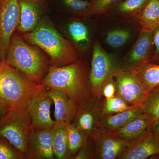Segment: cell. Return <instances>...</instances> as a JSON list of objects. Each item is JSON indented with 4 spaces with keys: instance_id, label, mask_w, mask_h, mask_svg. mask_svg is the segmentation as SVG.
<instances>
[{
    "instance_id": "cell-1",
    "label": "cell",
    "mask_w": 159,
    "mask_h": 159,
    "mask_svg": "<svg viewBox=\"0 0 159 159\" xmlns=\"http://www.w3.org/2000/svg\"><path fill=\"white\" fill-rule=\"evenodd\" d=\"M22 37L46 52L51 66H62L80 60L76 48L60 34L48 16L43 17L33 31Z\"/></svg>"
},
{
    "instance_id": "cell-2",
    "label": "cell",
    "mask_w": 159,
    "mask_h": 159,
    "mask_svg": "<svg viewBox=\"0 0 159 159\" xmlns=\"http://www.w3.org/2000/svg\"><path fill=\"white\" fill-rule=\"evenodd\" d=\"M89 73L80 60L62 66H51L41 84L47 89L61 91L79 104L92 97Z\"/></svg>"
},
{
    "instance_id": "cell-3",
    "label": "cell",
    "mask_w": 159,
    "mask_h": 159,
    "mask_svg": "<svg viewBox=\"0 0 159 159\" xmlns=\"http://www.w3.org/2000/svg\"><path fill=\"white\" fill-rule=\"evenodd\" d=\"M6 60L9 65L37 83H41L49 70V62L42 51L27 43L17 34L11 38Z\"/></svg>"
},
{
    "instance_id": "cell-4",
    "label": "cell",
    "mask_w": 159,
    "mask_h": 159,
    "mask_svg": "<svg viewBox=\"0 0 159 159\" xmlns=\"http://www.w3.org/2000/svg\"><path fill=\"white\" fill-rule=\"evenodd\" d=\"M47 88L32 81L25 74L9 65L6 60L0 65V98L11 108L26 107L29 100Z\"/></svg>"
},
{
    "instance_id": "cell-5",
    "label": "cell",
    "mask_w": 159,
    "mask_h": 159,
    "mask_svg": "<svg viewBox=\"0 0 159 159\" xmlns=\"http://www.w3.org/2000/svg\"><path fill=\"white\" fill-rule=\"evenodd\" d=\"M34 128L26 107L11 108L0 119V136L27 157L29 137Z\"/></svg>"
},
{
    "instance_id": "cell-6",
    "label": "cell",
    "mask_w": 159,
    "mask_h": 159,
    "mask_svg": "<svg viewBox=\"0 0 159 159\" xmlns=\"http://www.w3.org/2000/svg\"><path fill=\"white\" fill-rule=\"evenodd\" d=\"M121 70L120 61L106 52L99 42H95L89 73L92 97L101 101L102 90L106 84Z\"/></svg>"
},
{
    "instance_id": "cell-7",
    "label": "cell",
    "mask_w": 159,
    "mask_h": 159,
    "mask_svg": "<svg viewBox=\"0 0 159 159\" xmlns=\"http://www.w3.org/2000/svg\"><path fill=\"white\" fill-rule=\"evenodd\" d=\"M153 31L141 30L130 51L121 63V70L136 73L151 62L153 56Z\"/></svg>"
},
{
    "instance_id": "cell-8",
    "label": "cell",
    "mask_w": 159,
    "mask_h": 159,
    "mask_svg": "<svg viewBox=\"0 0 159 159\" xmlns=\"http://www.w3.org/2000/svg\"><path fill=\"white\" fill-rule=\"evenodd\" d=\"M116 92L129 105L141 106L148 94L145 86L136 73L121 70L115 75Z\"/></svg>"
},
{
    "instance_id": "cell-9",
    "label": "cell",
    "mask_w": 159,
    "mask_h": 159,
    "mask_svg": "<svg viewBox=\"0 0 159 159\" xmlns=\"http://www.w3.org/2000/svg\"><path fill=\"white\" fill-rule=\"evenodd\" d=\"M101 102L91 97L79 103L71 122L87 139L92 137L99 127L103 117Z\"/></svg>"
},
{
    "instance_id": "cell-10",
    "label": "cell",
    "mask_w": 159,
    "mask_h": 159,
    "mask_svg": "<svg viewBox=\"0 0 159 159\" xmlns=\"http://www.w3.org/2000/svg\"><path fill=\"white\" fill-rule=\"evenodd\" d=\"M20 16L19 0H4L0 6V59L6 60Z\"/></svg>"
},
{
    "instance_id": "cell-11",
    "label": "cell",
    "mask_w": 159,
    "mask_h": 159,
    "mask_svg": "<svg viewBox=\"0 0 159 159\" xmlns=\"http://www.w3.org/2000/svg\"><path fill=\"white\" fill-rule=\"evenodd\" d=\"M53 103L47 88L35 94L29 100L26 108L34 129L43 130L54 127L55 121L51 118V111Z\"/></svg>"
},
{
    "instance_id": "cell-12",
    "label": "cell",
    "mask_w": 159,
    "mask_h": 159,
    "mask_svg": "<svg viewBox=\"0 0 159 159\" xmlns=\"http://www.w3.org/2000/svg\"><path fill=\"white\" fill-rule=\"evenodd\" d=\"M93 141L94 159H118L129 143L120 140L112 131L99 126L91 137Z\"/></svg>"
},
{
    "instance_id": "cell-13",
    "label": "cell",
    "mask_w": 159,
    "mask_h": 159,
    "mask_svg": "<svg viewBox=\"0 0 159 159\" xmlns=\"http://www.w3.org/2000/svg\"><path fill=\"white\" fill-rule=\"evenodd\" d=\"M54 127L49 129H33L29 137L27 158L53 159Z\"/></svg>"
},
{
    "instance_id": "cell-14",
    "label": "cell",
    "mask_w": 159,
    "mask_h": 159,
    "mask_svg": "<svg viewBox=\"0 0 159 159\" xmlns=\"http://www.w3.org/2000/svg\"><path fill=\"white\" fill-rule=\"evenodd\" d=\"M158 155L159 142L150 129L140 139L129 143L117 159H145Z\"/></svg>"
},
{
    "instance_id": "cell-15",
    "label": "cell",
    "mask_w": 159,
    "mask_h": 159,
    "mask_svg": "<svg viewBox=\"0 0 159 159\" xmlns=\"http://www.w3.org/2000/svg\"><path fill=\"white\" fill-rule=\"evenodd\" d=\"M156 122L154 117L143 113L122 128L111 131L120 140L131 143L140 139L148 131L152 130Z\"/></svg>"
},
{
    "instance_id": "cell-16",
    "label": "cell",
    "mask_w": 159,
    "mask_h": 159,
    "mask_svg": "<svg viewBox=\"0 0 159 159\" xmlns=\"http://www.w3.org/2000/svg\"><path fill=\"white\" fill-rule=\"evenodd\" d=\"M48 93L54 105L55 121L65 124L73 121L78 104L61 91L48 89Z\"/></svg>"
},
{
    "instance_id": "cell-17",
    "label": "cell",
    "mask_w": 159,
    "mask_h": 159,
    "mask_svg": "<svg viewBox=\"0 0 159 159\" xmlns=\"http://www.w3.org/2000/svg\"><path fill=\"white\" fill-rule=\"evenodd\" d=\"M39 3L33 0H19L20 16L17 30L20 33H29L39 22Z\"/></svg>"
},
{
    "instance_id": "cell-18",
    "label": "cell",
    "mask_w": 159,
    "mask_h": 159,
    "mask_svg": "<svg viewBox=\"0 0 159 159\" xmlns=\"http://www.w3.org/2000/svg\"><path fill=\"white\" fill-rule=\"evenodd\" d=\"M134 19L140 25L141 30L153 31L159 27V0H148Z\"/></svg>"
},
{
    "instance_id": "cell-19",
    "label": "cell",
    "mask_w": 159,
    "mask_h": 159,
    "mask_svg": "<svg viewBox=\"0 0 159 159\" xmlns=\"http://www.w3.org/2000/svg\"><path fill=\"white\" fill-rule=\"evenodd\" d=\"M143 113L141 106H135L119 113L103 116L99 126L109 130H117Z\"/></svg>"
},
{
    "instance_id": "cell-20",
    "label": "cell",
    "mask_w": 159,
    "mask_h": 159,
    "mask_svg": "<svg viewBox=\"0 0 159 159\" xmlns=\"http://www.w3.org/2000/svg\"><path fill=\"white\" fill-rule=\"evenodd\" d=\"M66 125L55 122L54 126L53 150L56 159H70Z\"/></svg>"
},
{
    "instance_id": "cell-21",
    "label": "cell",
    "mask_w": 159,
    "mask_h": 159,
    "mask_svg": "<svg viewBox=\"0 0 159 159\" xmlns=\"http://www.w3.org/2000/svg\"><path fill=\"white\" fill-rule=\"evenodd\" d=\"M68 31L77 48L80 51H85L90 40L87 26L81 22L74 21L69 24Z\"/></svg>"
},
{
    "instance_id": "cell-22",
    "label": "cell",
    "mask_w": 159,
    "mask_h": 159,
    "mask_svg": "<svg viewBox=\"0 0 159 159\" xmlns=\"http://www.w3.org/2000/svg\"><path fill=\"white\" fill-rule=\"evenodd\" d=\"M148 92L159 88V64L148 63L136 73Z\"/></svg>"
},
{
    "instance_id": "cell-23",
    "label": "cell",
    "mask_w": 159,
    "mask_h": 159,
    "mask_svg": "<svg viewBox=\"0 0 159 159\" xmlns=\"http://www.w3.org/2000/svg\"><path fill=\"white\" fill-rule=\"evenodd\" d=\"M147 1L148 0H124L108 13L134 18L142 10Z\"/></svg>"
},
{
    "instance_id": "cell-24",
    "label": "cell",
    "mask_w": 159,
    "mask_h": 159,
    "mask_svg": "<svg viewBox=\"0 0 159 159\" xmlns=\"http://www.w3.org/2000/svg\"><path fill=\"white\" fill-rule=\"evenodd\" d=\"M124 0H91L88 9L81 16L88 18L96 15L108 13L119 3Z\"/></svg>"
},
{
    "instance_id": "cell-25",
    "label": "cell",
    "mask_w": 159,
    "mask_h": 159,
    "mask_svg": "<svg viewBox=\"0 0 159 159\" xmlns=\"http://www.w3.org/2000/svg\"><path fill=\"white\" fill-rule=\"evenodd\" d=\"M66 128L70 159H74L88 139L71 123L67 124Z\"/></svg>"
},
{
    "instance_id": "cell-26",
    "label": "cell",
    "mask_w": 159,
    "mask_h": 159,
    "mask_svg": "<svg viewBox=\"0 0 159 159\" xmlns=\"http://www.w3.org/2000/svg\"><path fill=\"white\" fill-rule=\"evenodd\" d=\"M101 108L103 116H111L122 112L135 106L129 105L122 98L116 95L111 99H101Z\"/></svg>"
},
{
    "instance_id": "cell-27",
    "label": "cell",
    "mask_w": 159,
    "mask_h": 159,
    "mask_svg": "<svg viewBox=\"0 0 159 159\" xmlns=\"http://www.w3.org/2000/svg\"><path fill=\"white\" fill-rule=\"evenodd\" d=\"M141 106L144 113L154 117L157 122L159 119V88L148 92Z\"/></svg>"
},
{
    "instance_id": "cell-28",
    "label": "cell",
    "mask_w": 159,
    "mask_h": 159,
    "mask_svg": "<svg viewBox=\"0 0 159 159\" xmlns=\"http://www.w3.org/2000/svg\"><path fill=\"white\" fill-rule=\"evenodd\" d=\"M131 34V31L127 29H114L107 33L106 42L112 48H121L128 41Z\"/></svg>"
},
{
    "instance_id": "cell-29",
    "label": "cell",
    "mask_w": 159,
    "mask_h": 159,
    "mask_svg": "<svg viewBox=\"0 0 159 159\" xmlns=\"http://www.w3.org/2000/svg\"><path fill=\"white\" fill-rule=\"evenodd\" d=\"M25 158L7 140L0 136V159Z\"/></svg>"
},
{
    "instance_id": "cell-30",
    "label": "cell",
    "mask_w": 159,
    "mask_h": 159,
    "mask_svg": "<svg viewBox=\"0 0 159 159\" xmlns=\"http://www.w3.org/2000/svg\"><path fill=\"white\" fill-rule=\"evenodd\" d=\"M95 155V149L93 141L89 138L82 148L77 152L74 159H93Z\"/></svg>"
},
{
    "instance_id": "cell-31",
    "label": "cell",
    "mask_w": 159,
    "mask_h": 159,
    "mask_svg": "<svg viewBox=\"0 0 159 159\" xmlns=\"http://www.w3.org/2000/svg\"><path fill=\"white\" fill-rule=\"evenodd\" d=\"M68 8L73 11H78L80 15L88 9L90 2L83 0H63Z\"/></svg>"
},
{
    "instance_id": "cell-32",
    "label": "cell",
    "mask_w": 159,
    "mask_h": 159,
    "mask_svg": "<svg viewBox=\"0 0 159 159\" xmlns=\"http://www.w3.org/2000/svg\"><path fill=\"white\" fill-rule=\"evenodd\" d=\"M116 87L114 77L111 78L106 84L102 92V97L106 99H109L113 98L116 95Z\"/></svg>"
},
{
    "instance_id": "cell-33",
    "label": "cell",
    "mask_w": 159,
    "mask_h": 159,
    "mask_svg": "<svg viewBox=\"0 0 159 159\" xmlns=\"http://www.w3.org/2000/svg\"><path fill=\"white\" fill-rule=\"evenodd\" d=\"M152 39L154 51L151 63L159 64V27L153 30Z\"/></svg>"
},
{
    "instance_id": "cell-34",
    "label": "cell",
    "mask_w": 159,
    "mask_h": 159,
    "mask_svg": "<svg viewBox=\"0 0 159 159\" xmlns=\"http://www.w3.org/2000/svg\"><path fill=\"white\" fill-rule=\"evenodd\" d=\"M10 108V106L8 103L0 98V119L6 113Z\"/></svg>"
},
{
    "instance_id": "cell-35",
    "label": "cell",
    "mask_w": 159,
    "mask_h": 159,
    "mask_svg": "<svg viewBox=\"0 0 159 159\" xmlns=\"http://www.w3.org/2000/svg\"><path fill=\"white\" fill-rule=\"evenodd\" d=\"M152 133L156 139L159 142V119L157 123L154 125L152 129Z\"/></svg>"
},
{
    "instance_id": "cell-36",
    "label": "cell",
    "mask_w": 159,
    "mask_h": 159,
    "mask_svg": "<svg viewBox=\"0 0 159 159\" xmlns=\"http://www.w3.org/2000/svg\"><path fill=\"white\" fill-rule=\"evenodd\" d=\"M33 1H34V2H36L39 3L40 2H42L43 0H33Z\"/></svg>"
},
{
    "instance_id": "cell-37",
    "label": "cell",
    "mask_w": 159,
    "mask_h": 159,
    "mask_svg": "<svg viewBox=\"0 0 159 159\" xmlns=\"http://www.w3.org/2000/svg\"><path fill=\"white\" fill-rule=\"evenodd\" d=\"M3 1H4V0H0V6H1V5H2V3Z\"/></svg>"
},
{
    "instance_id": "cell-38",
    "label": "cell",
    "mask_w": 159,
    "mask_h": 159,
    "mask_svg": "<svg viewBox=\"0 0 159 159\" xmlns=\"http://www.w3.org/2000/svg\"><path fill=\"white\" fill-rule=\"evenodd\" d=\"M1 61H0V65H1Z\"/></svg>"
}]
</instances>
